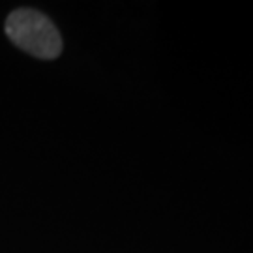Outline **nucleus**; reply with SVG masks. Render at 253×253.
Here are the masks:
<instances>
[{
	"label": "nucleus",
	"instance_id": "f257e3e1",
	"mask_svg": "<svg viewBox=\"0 0 253 253\" xmlns=\"http://www.w3.org/2000/svg\"><path fill=\"white\" fill-rule=\"evenodd\" d=\"M8 40L40 60H54L64 49L62 36L53 19L36 8H15L4 21Z\"/></svg>",
	"mask_w": 253,
	"mask_h": 253
}]
</instances>
